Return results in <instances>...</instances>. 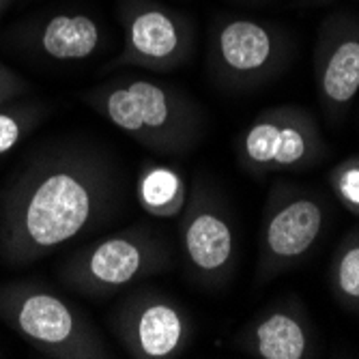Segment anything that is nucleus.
<instances>
[{
    "instance_id": "nucleus-2",
    "label": "nucleus",
    "mask_w": 359,
    "mask_h": 359,
    "mask_svg": "<svg viewBox=\"0 0 359 359\" xmlns=\"http://www.w3.org/2000/svg\"><path fill=\"white\" fill-rule=\"evenodd\" d=\"M82 102L121 134L161 157L196 151L207 134V112L185 90L149 76H114L95 84Z\"/></svg>"
},
{
    "instance_id": "nucleus-17",
    "label": "nucleus",
    "mask_w": 359,
    "mask_h": 359,
    "mask_svg": "<svg viewBox=\"0 0 359 359\" xmlns=\"http://www.w3.org/2000/svg\"><path fill=\"white\" fill-rule=\"evenodd\" d=\"M330 189L336 201L359 219V155H348L340 159L327 175Z\"/></svg>"
},
{
    "instance_id": "nucleus-16",
    "label": "nucleus",
    "mask_w": 359,
    "mask_h": 359,
    "mask_svg": "<svg viewBox=\"0 0 359 359\" xmlns=\"http://www.w3.org/2000/svg\"><path fill=\"white\" fill-rule=\"evenodd\" d=\"M48 104L28 95L0 104V159L13 153L48 118Z\"/></svg>"
},
{
    "instance_id": "nucleus-7",
    "label": "nucleus",
    "mask_w": 359,
    "mask_h": 359,
    "mask_svg": "<svg viewBox=\"0 0 359 359\" xmlns=\"http://www.w3.org/2000/svg\"><path fill=\"white\" fill-rule=\"evenodd\" d=\"M327 151L316 116L302 106L258 112L235 142L239 168L254 179L308 172L323 164Z\"/></svg>"
},
{
    "instance_id": "nucleus-20",
    "label": "nucleus",
    "mask_w": 359,
    "mask_h": 359,
    "mask_svg": "<svg viewBox=\"0 0 359 359\" xmlns=\"http://www.w3.org/2000/svg\"><path fill=\"white\" fill-rule=\"evenodd\" d=\"M11 5H13V0H0V15H3Z\"/></svg>"
},
{
    "instance_id": "nucleus-14",
    "label": "nucleus",
    "mask_w": 359,
    "mask_h": 359,
    "mask_svg": "<svg viewBox=\"0 0 359 359\" xmlns=\"http://www.w3.org/2000/svg\"><path fill=\"white\" fill-rule=\"evenodd\" d=\"M134 191L144 213L159 219H172L181 215L189 187L179 168L164 161L147 159L140 166Z\"/></svg>"
},
{
    "instance_id": "nucleus-9",
    "label": "nucleus",
    "mask_w": 359,
    "mask_h": 359,
    "mask_svg": "<svg viewBox=\"0 0 359 359\" xmlns=\"http://www.w3.org/2000/svg\"><path fill=\"white\" fill-rule=\"evenodd\" d=\"M110 330L132 359H177L194 342L191 312L168 292L142 284L118 299Z\"/></svg>"
},
{
    "instance_id": "nucleus-19",
    "label": "nucleus",
    "mask_w": 359,
    "mask_h": 359,
    "mask_svg": "<svg viewBox=\"0 0 359 359\" xmlns=\"http://www.w3.org/2000/svg\"><path fill=\"white\" fill-rule=\"evenodd\" d=\"M237 3H243V5H265V3H271V0H237Z\"/></svg>"
},
{
    "instance_id": "nucleus-21",
    "label": "nucleus",
    "mask_w": 359,
    "mask_h": 359,
    "mask_svg": "<svg viewBox=\"0 0 359 359\" xmlns=\"http://www.w3.org/2000/svg\"><path fill=\"white\" fill-rule=\"evenodd\" d=\"M310 3H316V5H325V3H334V0H310Z\"/></svg>"
},
{
    "instance_id": "nucleus-8",
    "label": "nucleus",
    "mask_w": 359,
    "mask_h": 359,
    "mask_svg": "<svg viewBox=\"0 0 359 359\" xmlns=\"http://www.w3.org/2000/svg\"><path fill=\"white\" fill-rule=\"evenodd\" d=\"M179 241L196 284L217 290L233 280L239 263L237 226L224 196L205 177L191 181L179 215Z\"/></svg>"
},
{
    "instance_id": "nucleus-11",
    "label": "nucleus",
    "mask_w": 359,
    "mask_h": 359,
    "mask_svg": "<svg viewBox=\"0 0 359 359\" xmlns=\"http://www.w3.org/2000/svg\"><path fill=\"white\" fill-rule=\"evenodd\" d=\"M318 102L334 123L342 121L359 95V18L336 13L323 20L314 48Z\"/></svg>"
},
{
    "instance_id": "nucleus-12",
    "label": "nucleus",
    "mask_w": 359,
    "mask_h": 359,
    "mask_svg": "<svg viewBox=\"0 0 359 359\" xmlns=\"http://www.w3.org/2000/svg\"><path fill=\"white\" fill-rule=\"evenodd\" d=\"M237 346L256 359L318 357V334L297 297H282L260 310L237 336Z\"/></svg>"
},
{
    "instance_id": "nucleus-13",
    "label": "nucleus",
    "mask_w": 359,
    "mask_h": 359,
    "mask_svg": "<svg viewBox=\"0 0 359 359\" xmlns=\"http://www.w3.org/2000/svg\"><path fill=\"white\" fill-rule=\"evenodd\" d=\"M22 52L50 62H80L93 58L106 43L102 22L84 11H54L30 18L11 30Z\"/></svg>"
},
{
    "instance_id": "nucleus-3",
    "label": "nucleus",
    "mask_w": 359,
    "mask_h": 359,
    "mask_svg": "<svg viewBox=\"0 0 359 359\" xmlns=\"http://www.w3.org/2000/svg\"><path fill=\"white\" fill-rule=\"evenodd\" d=\"M0 320L52 359H110L112 348L90 316L39 280L0 284Z\"/></svg>"
},
{
    "instance_id": "nucleus-4",
    "label": "nucleus",
    "mask_w": 359,
    "mask_h": 359,
    "mask_svg": "<svg viewBox=\"0 0 359 359\" xmlns=\"http://www.w3.org/2000/svg\"><path fill=\"white\" fill-rule=\"evenodd\" d=\"M172 263L168 239L149 226L134 224L95 239L62 260L60 282L90 299H108L164 273Z\"/></svg>"
},
{
    "instance_id": "nucleus-1",
    "label": "nucleus",
    "mask_w": 359,
    "mask_h": 359,
    "mask_svg": "<svg viewBox=\"0 0 359 359\" xmlns=\"http://www.w3.org/2000/svg\"><path fill=\"white\" fill-rule=\"evenodd\" d=\"M125 201L118 159L65 138L24 157L0 191V260L26 267L110 222Z\"/></svg>"
},
{
    "instance_id": "nucleus-5",
    "label": "nucleus",
    "mask_w": 359,
    "mask_h": 359,
    "mask_svg": "<svg viewBox=\"0 0 359 359\" xmlns=\"http://www.w3.org/2000/svg\"><path fill=\"white\" fill-rule=\"evenodd\" d=\"M330 213V203L318 189L276 179L260 222L256 282L267 284L304 265L327 233Z\"/></svg>"
},
{
    "instance_id": "nucleus-15",
    "label": "nucleus",
    "mask_w": 359,
    "mask_h": 359,
    "mask_svg": "<svg viewBox=\"0 0 359 359\" xmlns=\"http://www.w3.org/2000/svg\"><path fill=\"white\" fill-rule=\"evenodd\" d=\"M334 299L348 312L359 314V226L340 239L327 273Z\"/></svg>"
},
{
    "instance_id": "nucleus-22",
    "label": "nucleus",
    "mask_w": 359,
    "mask_h": 359,
    "mask_svg": "<svg viewBox=\"0 0 359 359\" xmlns=\"http://www.w3.org/2000/svg\"><path fill=\"white\" fill-rule=\"evenodd\" d=\"M0 357H3V351H0Z\"/></svg>"
},
{
    "instance_id": "nucleus-10",
    "label": "nucleus",
    "mask_w": 359,
    "mask_h": 359,
    "mask_svg": "<svg viewBox=\"0 0 359 359\" xmlns=\"http://www.w3.org/2000/svg\"><path fill=\"white\" fill-rule=\"evenodd\" d=\"M116 13L123 28V48L112 67L170 74L191 60L196 26L183 11L159 0H118Z\"/></svg>"
},
{
    "instance_id": "nucleus-18",
    "label": "nucleus",
    "mask_w": 359,
    "mask_h": 359,
    "mask_svg": "<svg viewBox=\"0 0 359 359\" xmlns=\"http://www.w3.org/2000/svg\"><path fill=\"white\" fill-rule=\"evenodd\" d=\"M30 90H32L30 82L0 60V104L13 100V97L30 95Z\"/></svg>"
},
{
    "instance_id": "nucleus-6",
    "label": "nucleus",
    "mask_w": 359,
    "mask_h": 359,
    "mask_svg": "<svg viewBox=\"0 0 359 359\" xmlns=\"http://www.w3.org/2000/svg\"><path fill=\"white\" fill-rule=\"evenodd\" d=\"M290 56V35L278 24L248 15H217L211 26L207 69L222 90L263 88L286 72Z\"/></svg>"
}]
</instances>
